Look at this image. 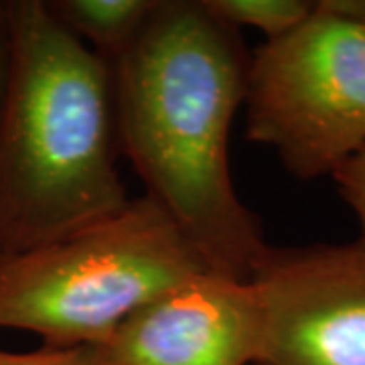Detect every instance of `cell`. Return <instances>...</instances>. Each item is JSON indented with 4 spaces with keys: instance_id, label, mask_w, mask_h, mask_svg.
Wrapping results in <instances>:
<instances>
[{
    "instance_id": "6da1fadb",
    "label": "cell",
    "mask_w": 365,
    "mask_h": 365,
    "mask_svg": "<svg viewBox=\"0 0 365 365\" xmlns=\"http://www.w3.org/2000/svg\"><path fill=\"white\" fill-rule=\"evenodd\" d=\"M240 29L201 0H158L116 69L120 150L209 270L252 282L268 254L258 217L235 193L227 143L246 100Z\"/></svg>"
},
{
    "instance_id": "7a4b0ae2",
    "label": "cell",
    "mask_w": 365,
    "mask_h": 365,
    "mask_svg": "<svg viewBox=\"0 0 365 365\" xmlns=\"http://www.w3.org/2000/svg\"><path fill=\"white\" fill-rule=\"evenodd\" d=\"M13 66L0 112V262L128 205L118 175L116 69L45 0H9Z\"/></svg>"
},
{
    "instance_id": "3957f363",
    "label": "cell",
    "mask_w": 365,
    "mask_h": 365,
    "mask_svg": "<svg viewBox=\"0 0 365 365\" xmlns=\"http://www.w3.org/2000/svg\"><path fill=\"white\" fill-rule=\"evenodd\" d=\"M201 272V254L150 197L55 244L0 262V327L45 345L106 343L130 314Z\"/></svg>"
},
{
    "instance_id": "277c9868",
    "label": "cell",
    "mask_w": 365,
    "mask_h": 365,
    "mask_svg": "<svg viewBox=\"0 0 365 365\" xmlns=\"http://www.w3.org/2000/svg\"><path fill=\"white\" fill-rule=\"evenodd\" d=\"M246 138L302 181L365 148V29L323 11L250 55Z\"/></svg>"
},
{
    "instance_id": "5b68a950",
    "label": "cell",
    "mask_w": 365,
    "mask_h": 365,
    "mask_svg": "<svg viewBox=\"0 0 365 365\" xmlns=\"http://www.w3.org/2000/svg\"><path fill=\"white\" fill-rule=\"evenodd\" d=\"M252 282L264 347L252 365H365V237L272 248Z\"/></svg>"
},
{
    "instance_id": "8992f818",
    "label": "cell",
    "mask_w": 365,
    "mask_h": 365,
    "mask_svg": "<svg viewBox=\"0 0 365 365\" xmlns=\"http://www.w3.org/2000/svg\"><path fill=\"white\" fill-rule=\"evenodd\" d=\"M264 331L254 282L201 272L130 314L106 345L114 365H252Z\"/></svg>"
},
{
    "instance_id": "52a82bcc",
    "label": "cell",
    "mask_w": 365,
    "mask_h": 365,
    "mask_svg": "<svg viewBox=\"0 0 365 365\" xmlns=\"http://www.w3.org/2000/svg\"><path fill=\"white\" fill-rule=\"evenodd\" d=\"M51 14L110 63L130 51L158 0H45Z\"/></svg>"
},
{
    "instance_id": "ba28073f",
    "label": "cell",
    "mask_w": 365,
    "mask_h": 365,
    "mask_svg": "<svg viewBox=\"0 0 365 365\" xmlns=\"http://www.w3.org/2000/svg\"><path fill=\"white\" fill-rule=\"evenodd\" d=\"M215 19L227 25L252 26L262 31L268 41L278 39L302 25L314 2L307 0H201Z\"/></svg>"
},
{
    "instance_id": "9c48e42d",
    "label": "cell",
    "mask_w": 365,
    "mask_h": 365,
    "mask_svg": "<svg viewBox=\"0 0 365 365\" xmlns=\"http://www.w3.org/2000/svg\"><path fill=\"white\" fill-rule=\"evenodd\" d=\"M0 365H114L106 343H83L71 347H51L29 353L0 351Z\"/></svg>"
},
{
    "instance_id": "30bf717a",
    "label": "cell",
    "mask_w": 365,
    "mask_h": 365,
    "mask_svg": "<svg viewBox=\"0 0 365 365\" xmlns=\"http://www.w3.org/2000/svg\"><path fill=\"white\" fill-rule=\"evenodd\" d=\"M331 177L337 185V191L343 197V201L357 215L365 237V148H361L351 158H347Z\"/></svg>"
},
{
    "instance_id": "8fae6325",
    "label": "cell",
    "mask_w": 365,
    "mask_h": 365,
    "mask_svg": "<svg viewBox=\"0 0 365 365\" xmlns=\"http://www.w3.org/2000/svg\"><path fill=\"white\" fill-rule=\"evenodd\" d=\"M11 66H13V33H11L9 2H0V112L11 81Z\"/></svg>"
},
{
    "instance_id": "7c38bea8",
    "label": "cell",
    "mask_w": 365,
    "mask_h": 365,
    "mask_svg": "<svg viewBox=\"0 0 365 365\" xmlns=\"http://www.w3.org/2000/svg\"><path fill=\"white\" fill-rule=\"evenodd\" d=\"M323 11L365 29V0H319Z\"/></svg>"
}]
</instances>
